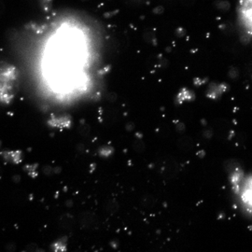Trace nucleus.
Segmentation results:
<instances>
[{"instance_id": "nucleus-1", "label": "nucleus", "mask_w": 252, "mask_h": 252, "mask_svg": "<svg viewBox=\"0 0 252 252\" xmlns=\"http://www.w3.org/2000/svg\"><path fill=\"white\" fill-rule=\"evenodd\" d=\"M17 71L13 67H6L1 72V99L5 104L10 103L14 96Z\"/></svg>"}, {"instance_id": "nucleus-2", "label": "nucleus", "mask_w": 252, "mask_h": 252, "mask_svg": "<svg viewBox=\"0 0 252 252\" xmlns=\"http://www.w3.org/2000/svg\"><path fill=\"white\" fill-rule=\"evenodd\" d=\"M49 124L51 127L56 128H69L71 125V121L67 116H52L49 121Z\"/></svg>"}, {"instance_id": "nucleus-3", "label": "nucleus", "mask_w": 252, "mask_h": 252, "mask_svg": "<svg viewBox=\"0 0 252 252\" xmlns=\"http://www.w3.org/2000/svg\"><path fill=\"white\" fill-rule=\"evenodd\" d=\"M4 158L13 164H19L22 162V153L18 150H13V151H6L3 153Z\"/></svg>"}, {"instance_id": "nucleus-4", "label": "nucleus", "mask_w": 252, "mask_h": 252, "mask_svg": "<svg viewBox=\"0 0 252 252\" xmlns=\"http://www.w3.org/2000/svg\"><path fill=\"white\" fill-rule=\"evenodd\" d=\"M238 166H239V164L235 160H228L224 163V168L229 173L234 172L238 168Z\"/></svg>"}, {"instance_id": "nucleus-5", "label": "nucleus", "mask_w": 252, "mask_h": 252, "mask_svg": "<svg viewBox=\"0 0 252 252\" xmlns=\"http://www.w3.org/2000/svg\"><path fill=\"white\" fill-rule=\"evenodd\" d=\"M216 7L221 11H227L230 9V3L228 1H225V0H220V1H217L216 3Z\"/></svg>"}, {"instance_id": "nucleus-6", "label": "nucleus", "mask_w": 252, "mask_h": 252, "mask_svg": "<svg viewBox=\"0 0 252 252\" xmlns=\"http://www.w3.org/2000/svg\"><path fill=\"white\" fill-rule=\"evenodd\" d=\"M236 30H237V27H236L233 24H232V23L227 24L223 27V31H224V33H226L227 35H233V34L236 32Z\"/></svg>"}, {"instance_id": "nucleus-7", "label": "nucleus", "mask_w": 252, "mask_h": 252, "mask_svg": "<svg viewBox=\"0 0 252 252\" xmlns=\"http://www.w3.org/2000/svg\"><path fill=\"white\" fill-rule=\"evenodd\" d=\"M239 75H240V71H239V69H238L237 67H231V68L229 69L228 76H229L232 79H236V78L239 77Z\"/></svg>"}, {"instance_id": "nucleus-8", "label": "nucleus", "mask_w": 252, "mask_h": 252, "mask_svg": "<svg viewBox=\"0 0 252 252\" xmlns=\"http://www.w3.org/2000/svg\"><path fill=\"white\" fill-rule=\"evenodd\" d=\"M53 250L59 251V250H65L66 249V244L62 241H56V243L52 246Z\"/></svg>"}, {"instance_id": "nucleus-9", "label": "nucleus", "mask_w": 252, "mask_h": 252, "mask_svg": "<svg viewBox=\"0 0 252 252\" xmlns=\"http://www.w3.org/2000/svg\"><path fill=\"white\" fill-rule=\"evenodd\" d=\"M179 99H181V101H185V100H190V91H183V93H180L179 95Z\"/></svg>"}, {"instance_id": "nucleus-10", "label": "nucleus", "mask_w": 252, "mask_h": 252, "mask_svg": "<svg viewBox=\"0 0 252 252\" xmlns=\"http://www.w3.org/2000/svg\"><path fill=\"white\" fill-rule=\"evenodd\" d=\"M112 153V148H109L108 147H103L100 151V154L102 156H105V157H108V155H110Z\"/></svg>"}, {"instance_id": "nucleus-11", "label": "nucleus", "mask_w": 252, "mask_h": 252, "mask_svg": "<svg viewBox=\"0 0 252 252\" xmlns=\"http://www.w3.org/2000/svg\"><path fill=\"white\" fill-rule=\"evenodd\" d=\"M246 69H247V71L252 73V62L249 63V64L246 66Z\"/></svg>"}]
</instances>
